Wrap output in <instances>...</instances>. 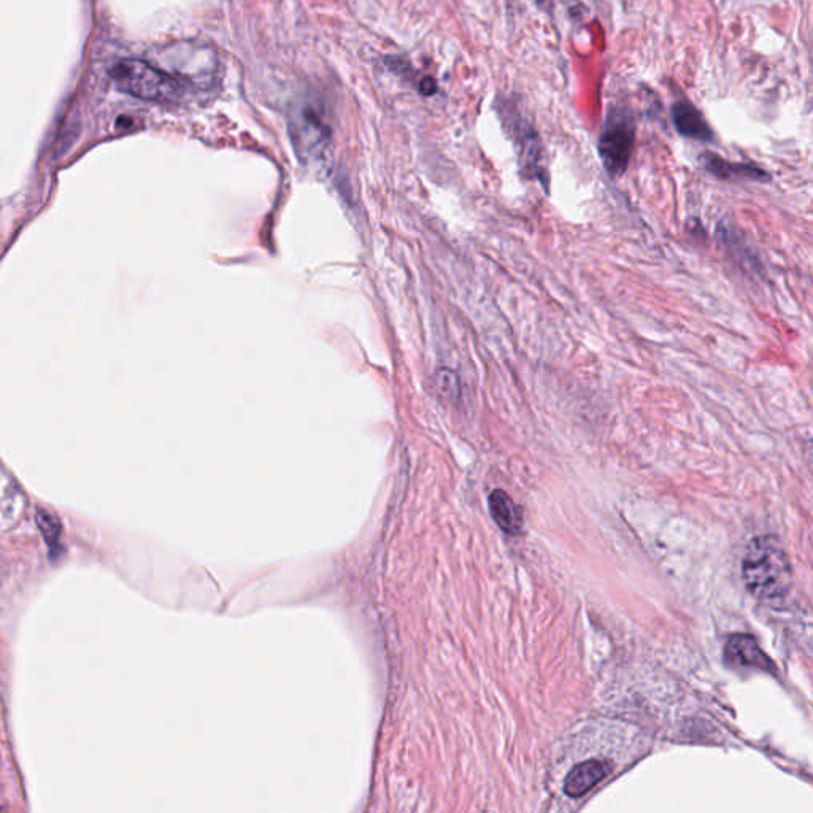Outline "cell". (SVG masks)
<instances>
[{"label":"cell","mask_w":813,"mask_h":813,"mask_svg":"<svg viewBox=\"0 0 813 813\" xmlns=\"http://www.w3.org/2000/svg\"><path fill=\"white\" fill-rule=\"evenodd\" d=\"M742 577L747 590L760 601L775 604L787 598L793 572L779 540L774 536L753 539L742 561Z\"/></svg>","instance_id":"1"},{"label":"cell","mask_w":813,"mask_h":813,"mask_svg":"<svg viewBox=\"0 0 813 813\" xmlns=\"http://www.w3.org/2000/svg\"><path fill=\"white\" fill-rule=\"evenodd\" d=\"M116 86L137 99L172 102L182 96L180 81L140 59H124L113 69Z\"/></svg>","instance_id":"2"},{"label":"cell","mask_w":813,"mask_h":813,"mask_svg":"<svg viewBox=\"0 0 813 813\" xmlns=\"http://www.w3.org/2000/svg\"><path fill=\"white\" fill-rule=\"evenodd\" d=\"M636 143V121L626 108H610L599 139V156L609 177L625 175Z\"/></svg>","instance_id":"3"},{"label":"cell","mask_w":813,"mask_h":813,"mask_svg":"<svg viewBox=\"0 0 813 813\" xmlns=\"http://www.w3.org/2000/svg\"><path fill=\"white\" fill-rule=\"evenodd\" d=\"M725 656L729 663L736 667L775 672L771 658L761 650L758 642L747 634H734L729 637L726 642Z\"/></svg>","instance_id":"4"},{"label":"cell","mask_w":813,"mask_h":813,"mask_svg":"<svg viewBox=\"0 0 813 813\" xmlns=\"http://www.w3.org/2000/svg\"><path fill=\"white\" fill-rule=\"evenodd\" d=\"M672 121L677 132L686 139L704 143L715 140V132L710 128V124L691 102H675L672 107Z\"/></svg>","instance_id":"5"},{"label":"cell","mask_w":813,"mask_h":813,"mask_svg":"<svg viewBox=\"0 0 813 813\" xmlns=\"http://www.w3.org/2000/svg\"><path fill=\"white\" fill-rule=\"evenodd\" d=\"M610 772H612V766H610L609 761L590 760L578 764L564 780V793L569 798H580L583 794L588 793L591 788L596 787L599 782L607 779Z\"/></svg>","instance_id":"6"},{"label":"cell","mask_w":813,"mask_h":813,"mask_svg":"<svg viewBox=\"0 0 813 813\" xmlns=\"http://www.w3.org/2000/svg\"><path fill=\"white\" fill-rule=\"evenodd\" d=\"M702 164L709 170L710 174L720 178V180H750V182H767L771 180V175L766 170L755 164H744V162H731L713 153H706L701 156Z\"/></svg>","instance_id":"7"},{"label":"cell","mask_w":813,"mask_h":813,"mask_svg":"<svg viewBox=\"0 0 813 813\" xmlns=\"http://www.w3.org/2000/svg\"><path fill=\"white\" fill-rule=\"evenodd\" d=\"M488 504H490L491 517L498 523L502 531L512 534V536L520 534L523 529V515L509 494L502 490H494L490 494Z\"/></svg>","instance_id":"8"},{"label":"cell","mask_w":813,"mask_h":813,"mask_svg":"<svg viewBox=\"0 0 813 813\" xmlns=\"http://www.w3.org/2000/svg\"><path fill=\"white\" fill-rule=\"evenodd\" d=\"M297 123L293 124V128L297 129V137L302 143H315L321 142L324 137V124L321 121L318 113L313 108H302L301 112L297 113Z\"/></svg>","instance_id":"9"},{"label":"cell","mask_w":813,"mask_h":813,"mask_svg":"<svg viewBox=\"0 0 813 813\" xmlns=\"http://www.w3.org/2000/svg\"><path fill=\"white\" fill-rule=\"evenodd\" d=\"M420 91L421 93L426 94V96H431V94L436 93V81L432 80L431 77L423 78V80L420 81Z\"/></svg>","instance_id":"10"},{"label":"cell","mask_w":813,"mask_h":813,"mask_svg":"<svg viewBox=\"0 0 813 813\" xmlns=\"http://www.w3.org/2000/svg\"><path fill=\"white\" fill-rule=\"evenodd\" d=\"M537 2H542V0H537Z\"/></svg>","instance_id":"11"}]
</instances>
